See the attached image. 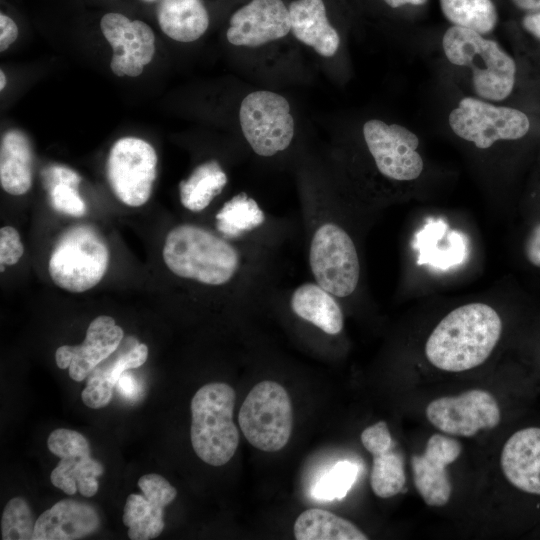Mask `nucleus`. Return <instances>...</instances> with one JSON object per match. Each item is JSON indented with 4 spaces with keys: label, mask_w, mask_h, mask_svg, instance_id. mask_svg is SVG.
I'll use <instances>...</instances> for the list:
<instances>
[{
    "label": "nucleus",
    "mask_w": 540,
    "mask_h": 540,
    "mask_svg": "<svg viewBox=\"0 0 540 540\" xmlns=\"http://www.w3.org/2000/svg\"><path fill=\"white\" fill-rule=\"evenodd\" d=\"M51 453L60 458L52 470V484L67 495L78 490L85 497L94 496L99 488L97 477L104 472L100 462L91 457L88 440L79 432L59 428L53 430L47 439Z\"/></svg>",
    "instance_id": "nucleus-13"
},
{
    "label": "nucleus",
    "mask_w": 540,
    "mask_h": 540,
    "mask_svg": "<svg viewBox=\"0 0 540 540\" xmlns=\"http://www.w3.org/2000/svg\"><path fill=\"white\" fill-rule=\"evenodd\" d=\"M448 124L456 136L479 149H488L501 140L522 139L531 127L523 111L475 97H463L449 113Z\"/></svg>",
    "instance_id": "nucleus-9"
},
{
    "label": "nucleus",
    "mask_w": 540,
    "mask_h": 540,
    "mask_svg": "<svg viewBox=\"0 0 540 540\" xmlns=\"http://www.w3.org/2000/svg\"><path fill=\"white\" fill-rule=\"evenodd\" d=\"M293 532L297 540L368 539V536L349 520L318 508L302 512L294 523Z\"/></svg>",
    "instance_id": "nucleus-27"
},
{
    "label": "nucleus",
    "mask_w": 540,
    "mask_h": 540,
    "mask_svg": "<svg viewBox=\"0 0 540 540\" xmlns=\"http://www.w3.org/2000/svg\"><path fill=\"white\" fill-rule=\"evenodd\" d=\"M236 393L223 382L202 386L191 400V444L196 455L212 466H222L234 456L239 433L233 421Z\"/></svg>",
    "instance_id": "nucleus-5"
},
{
    "label": "nucleus",
    "mask_w": 540,
    "mask_h": 540,
    "mask_svg": "<svg viewBox=\"0 0 540 540\" xmlns=\"http://www.w3.org/2000/svg\"><path fill=\"white\" fill-rule=\"evenodd\" d=\"M6 86V76L3 70L0 71V89L3 90Z\"/></svg>",
    "instance_id": "nucleus-44"
},
{
    "label": "nucleus",
    "mask_w": 540,
    "mask_h": 540,
    "mask_svg": "<svg viewBox=\"0 0 540 540\" xmlns=\"http://www.w3.org/2000/svg\"><path fill=\"white\" fill-rule=\"evenodd\" d=\"M151 510L152 505L144 494H130L126 499L123 510V523L127 527H131L143 521Z\"/></svg>",
    "instance_id": "nucleus-36"
},
{
    "label": "nucleus",
    "mask_w": 540,
    "mask_h": 540,
    "mask_svg": "<svg viewBox=\"0 0 540 540\" xmlns=\"http://www.w3.org/2000/svg\"><path fill=\"white\" fill-rule=\"evenodd\" d=\"M106 174L113 193L122 203L142 206L151 196L157 175L156 152L141 138H120L109 151Z\"/></svg>",
    "instance_id": "nucleus-10"
},
{
    "label": "nucleus",
    "mask_w": 540,
    "mask_h": 540,
    "mask_svg": "<svg viewBox=\"0 0 540 540\" xmlns=\"http://www.w3.org/2000/svg\"><path fill=\"white\" fill-rule=\"evenodd\" d=\"M461 443L443 434H433L422 454L410 459L415 488L428 506L441 507L451 497L452 485L447 466L460 456Z\"/></svg>",
    "instance_id": "nucleus-16"
},
{
    "label": "nucleus",
    "mask_w": 540,
    "mask_h": 540,
    "mask_svg": "<svg viewBox=\"0 0 540 540\" xmlns=\"http://www.w3.org/2000/svg\"><path fill=\"white\" fill-rule=\"evenodd\" d=\"M100 29L113 49L112 72L119 76H139L155 52V35L141 20H131L118 12H108L100 20Z\"/></svg>",
    "instance_id": "nucleus-15"
},
{
    "label": "nucleus",
    "mask_w": 540,
    "mask_h": 540,
    "mask_svg": "<svg viewBox=\"0 0 540 540\" xmlns=\"http://www.w3.org/2000/svg\"><path fill=\"white\" fill-rule=\"evenodd\" d=\"M444 17L453 25L479 34L491 33L498 23V11L492 0H439Z\"/></svg>",
    "instance_id": "nucleus-28"
},
{
    "label": "nucleus",
    "mask_w": 540,
    "mask_h": 540,
    "mask_svg": "<svg viewBox=\"0 0 540 540\" xmlns=\"http://www.w3.org/2000/svg\"><path fill=\"white\" fill-rule=\"evenodd\" d=\"M109 258L107 244L98 231L79 224L60 235L50 254L48 270L58 287L80 293L102 280Z\"/></svg>",
    "instance_id": "nucleus-6"
},
{
    "label": "nucleus",
    "mask_w": 540,
    "mask_h": 540,
    "mask_svg": "<svg viewBox=\"0 0 540 540\" xmlns=\"http://www.w3.org/2000/svg\"><path fill=\"white\" fill-rule=\"evenodd\" d=\"M24 247L18 231L5 226L0 230V264L14 265L22 257Z\"/></svg>",
    "instance_id": "nucleus-35"
},
{
    "label": "nucleus",
    "mask_w": 540,
    "mask_h": 540,
    "mask_svg": "<svg viewBox=\"0 0 540 540\" xmlns=\"http://www.w3.org/2000/svg\"><path fill=\"white\" fill-rule=\"evenodd\" d=\"M51 206L56 211L73 217H81L86 213V204L77 187L56 183L48 187Z\"/></svg>",
    "instance_id": "nucleus-32"
},
{
    "label": "nucleus",
    "mask_w": 540,
    "mask_h": 540,
    "mask_svg": "<svg viewBox=\"0 0 540 540\" xmlns=\"http://www.w3.org/2000/svg\"><path fill=\"white\" fill-rule=\"evenodd\" d=\"M442 49L451 64L470 67L473 89L479 98L501 101L512 93L517 66L496 41L452 25L443 34Z\"/></svg>",
    "instance_id": "nucleus-4"
},
{
    "label": "nucleus",
    "mask_w": 540,
    "mask_h": 540,
    "mask_svg": "<svg viewBox=\"0 0 540 540\" xmlns=\"http://www.w3.org/2000/svg\"><path fill=\"white\" fill-rule=\"evenodd\" d=\"M138 486L149 501L163 507L172 503L177 496L175 487L156 473H149L140 477Z\"/></svg>",
    "instance_id": "nucleus-34"
},
{
    "label": "nucleus",
    "mask_w": 540,
    "mask_h": 540,
    "mask_svg": "<svg viewBox=\"0 0 540 540\" xmlns=\"http://www.w3.org/2000/svg\"><path fill=\"white\" fill-rule=\"evenodd\" d=\"M215 228L229 240L269 246H277V238L283 233L258 202L245 192L224 202L215 214Z\"/></svg>",
    "instance_id": "nucleus-18"
},
{
    "label": "nucleus",
    "mask_w": 540,
    "mask_h": 540,
    "mask_svg": "<svg viewBox=\"0 0 540 540\" xmlns=\"http://www.w3.org/2000/svg\"><path fill=\"white\" fill-rule=\"evenodd\" d=\"M500 466L507 482L518 492L540 499V426L513 432L504 443Z\"/></svg>",
    "instance_id": "nucleus-19"
},
{
    "label": "nucleus",
    "mask_w": 540,
    "mask_h": 540,
    "mask_svg": "<svg viewBox=\"0 0 540 540\" xmlns=\"http://www.w3.org/2000/svg\"><path fill=\"white\" fill-rule=\"evenodd\" d=\"M523 251L529 264L540 269V221L535 223L528 232L524 241Z\"/></svg>",
    "instance_id": "nucleus-38"
},
{
    "label": "nucleus",
    "mask_w": 540,
    "mask_h": 540,
    "mask_svg": "<svg viewBox=\"0 0 540 540\" xmlns=\"http://www.w3.org/2000/svg\"><path fill=\"white\" fill-rule=\"evenodd\" d=\"M47 187L56 183H66L78 187L81 182L80 175L69 167L53 165L45 171Z\"/></svg>",
    "instance_id": "nucleus-37"
},
{
    "label": "nucleus",
    "mask_w": 540,
    "mask_h": 540,
    "mask_svg": "<svg viewBox=\"0 0 540 540\" xmlns=\"http://www.w3.org/2000/svg\"><path fill=\"white\" fill-rule=\"evenodd\" d=\"M33 153L27 136L19 130H9L1 140L0 183L4 191L19 196L32 186Z\"/></svg>",
    "instance_id": "nucleus-25"
},
{
    "label": "nucleus",
    "mask_w": 540,
    "mask_h": 540,
    "mask_svg": "<svg viewBox=\"0 0 540 540\" xmlns=\"http://www.w3.org/2000/svg\"><path fill=\"white\" fill-rule=\"evenodd\" d=\"M123 337L122 328L112 317L98 316L89 324L81 345H63L56 350V364L60 369L68 368L70 378L81 382L118 349Z\"/></svg>",
    "instance_id": "nucleus-17"
},
{
    "label": "nucleus",
    "mask_w": 540,
    "mask_h": 540,
    "mask_svg": "<svg viewBox=\"0 0 540 540\" xmlns=\"http://www.w3.org/2000/svg\"><path fill=\"white\" fill-rule=\"evenodd\" d=\"M100 518L94 507L74 499H63L36 520L33 540H75L94 533Z\"/></svg>",
    "instance_id": "nucleus-21"
},
{
    "label": "nucleus",
    "mask_w": 540,
    "mask_h": 540,
    "mask_svg": "<svg viewBox=\"0 0 540 540\" xmlns=\"http://www.w3.org/2000/svg\"><path fill=\"white\" fill-rule=\"evenodd\" d=\"M239 121L246 142L261 157L285 151L295 135L290 104L273 91L257 90L245 96L239 109Z\"/></svg>",
    "instance_id": "nucleus-8"
},
{
    "label": "nucleus",
    "mask_w": 540,
    "mask_h": 540,
    "mask_svg": "<svg viewBox=\"0 0 540 540\" xmlns=\"http://www.w3.org/2000/svg\"><path fill=\"white\" fill-rule=\"evenodd\" d=\"M289 307L298 318L327 335H338L343 330L344 315L338 298L315 281L295 287L289 294Z\"/></svg>",
    "instance_id": "nucleus-23"
},
{
    "label": "nucleus",
    "mask_w": 540,
    "mask_h": 540,
    "mask_svg": "<svg viewBox=\"0 0 540 540\" xmlns=\"http://www.w3.org/2000/svg\"><path fill=\"white\" fill-rule=\"evenodd\" d=\"M291 33L323 57H333L340 35L329 16L327 0H293L289 3Z\"/></svg>",
    "instance_id": "nucleus-22"
},
{
    "label": "nucleus",
    "mask_w": 540,
    "mask_h": 540,
    "mask_svg": "<svg viewBox=\"0 0 540 540\" xmlns=\"http://www.w3.org/2000/svg\"><path fill=\"white\" fill-rule=\"evenodd\" d=\"M18 26L8 15L0 14V51H5L18 37Z\"/></svg>",
    "instance_id": "nucleus-39"
},
{
    "label": "nucleus",
    "mask_w": 540,
    "mask_h": 540,
    "mask_svg": "<svg viewBox=\"0 0 540 540\" xmlns=\"http://www.w3.org/2000/svg\"><path fill=\"white\" fill-rule=\"evenodd\" d=\"M512 5L525 13L540 11V0H509Z\"/></svg>",
    "instance_id": "nucleus-42"
},
{
    "label": "nucleus",
    "mask_w": 540,
    "mask_h": 540,
    "mask_svg": "<svg viewBox=\"0 0 540 540\" xmlns=\"http://www.w3.org/2000/svg\"><path fill=\"white\" fill-rule=\"evenodd\" d=\"M425 414L435 428L452 436L472 437L480 430L497 427L501 421L497 400L482 389L437 398L427 405Z\"/></svg>",
    "instance_id": "nucleus-12"
},
{
    "label": "nucleus",
    "mask_w": 540,
    "mask_h": 540,
    "mask_svg": "<svg viewBox=\"0 0 540 540\" xmlns=\"http://www.w3.org/2000/svg\"><path fill=\"white\" fill-rule=\"evenodd\" d=\"M308 264L313 281L338 299L352 296L361 274L356 244L346 228L327 211L305 212Z\"/></svg>",
    "instance_id": "nucleus-3"
},
{
    "label": "nucleus",
    "mask_w": 540,
    "mask_h": 540,
    "mask_svg": "<svg viewBox=\"0 0 540 540\" xmlns=\"http://www.w3.org/2000/svg\"><path fill=\"white\" fill-rule=\"evenodd\" d=\"M273 246L241 243L192 223L173 227L166 235L163 260L177 277L201 285L244 284L269 291V257Z\"/></svg>",
    "instance_id": "nucleus-1"
},
{
    "label": "nucleus",
    "mask_w": 540,
    "mask_h": 540,
    "mask_svg": "<svg viewBox=\"0 0 540 540\" xmlns=\"http://www.w3.org/2000/svg\"><path fill=\"white\" fill-rule=\"evenodd\" d=\"M118 391L128 399L136 397L139 386L136 379L129 373L124 372L116 383Z\"/></svg>",
    "instance_id": "nucleus-40"
},
{
    "label": "nucleus",
    "mask_w": 540,
    "mask_h": 540,
    "mask_svg": "<svg viewBox=\"0 0 540 540\" xmlns=\"http://www.w3.org/2000/svg\"><path fill=\"white\" fill-rule=\"evenodd\" d=\"M156 17L162 32L182 43L203 36L211 20L206 0H157Z\"/></svg>",
    "instance_id": "nucleus-24"
},
{
    "label": "nucleus",
    "mask_w": 540,
    "mask_h": 540,
    "mask_svg": "<svg viewBox=\"0 0 540 540\" xmlns=\"http://www.w3.org/2000/svg\"><path fill=\"white\" fill-rule=\"evenodd\" d=\"M238 422L255 448L265 452L284 448L293 428L292 404L285 388L269 380L256 384L240 407Z\"/></svg>",
    "instance_id": "nucleus-7"
},
{
    "label": "nucleus",
    "mask_w": 540,
    "mask_h": 540,
    "mask_svg": "<svg viewBox=\"0 0 540 540\" xmlns=\"http://www.w3.org/2000/svg\"><path fill=\"white\" fill-rule=\"evenodd\" d=\"M522 28L540 42V11L525 13L521 19Z\"/></svg>",
    "instance_id": "nucleus-41"
},
{
    "label": "nucleus",
    "mask_w": 540,
    "mask_h": 540,
    "mask_svg": "<svg viewBox=\"0 0 540 540\" xmlns=\"http://www.w3.org/2000/svg\"><path fill=\"white\" fill-rule=\"evenodd\" d=\"M140 1H142L144 3H156L157 2V0H140Z\"/></svg>",
    "instance_id": "nucleus-45"
},
{
    "label": "nucleus",
    "mask_w": 540,
    "mask_h": 540,
    "mask_svg": "<svg viewBox=\"0 0 540 540\" xmlns=\"http://www.w3.org/2000/svg\"><path fill=\"white\" fill-rule=\"evenodd\" d=\"M113 387L104 372L97 366L88 376L81 393L83 403L92 409L105 407L111 401Z\"/></svg>",
    "instance_id": "nucleus-33"
},
{
    "label": "nucleus",
    "mask_w": 540,
    "mask_h": 540,
    "mask_svg": "<svg viewBox=\"0 0 540 540\" xmlns=\"http://www.w3.org/2000/svg\"><path fill=\"white\" fill-rule=\"evenodd\" d=\"M114 354V353H113ZM148 357V347L137 342L134 338L125 341V347L109 361L101 362L98 366L107 376L112 385H116L119 377L128 369L140 367Z\"/></svg>",
    "instance_id": "nucleus-31"
},
{
    "label": "nucleus",
    "mask_w": 540,
    "mask_h": 540,
    "mask_svg": "<svg viewBox=\"0 0 540 540\" xmlns=\"http://www.w3.org/2000/svg\"><path fill=\"white\" fill-rule=\"evenodd\" d=\"M387 7L391 9H399L406 5L422 6L427 3L428 0H381Z\"/></svg>",
    "instance_id": "nucleus-43"
},
{
    "label": "nucleus",
    "mask_w": 540,
    "mask_h": 540,
    "mask_svg": "<svg viewBox=\"0 0 540 540\" xmlns=\"http://www.w3.org/2000/svg\"><path fill=\"white\" fill-rule=\"evenodd\" d=\"M361 443L372 455L370 485L380 498L400 493L405 485L404 458L393 440L385 421L368 426L361 433Z\"/></svg>",
    "instance_id": "nucleus-20"
},
{
    "label": "nucleus",
    "mask_w": 540,
    "mask_h": 540,
    "mask_svg": "<svg viewBox=\"0 0 540 540\" xmlns=\"http://www.w3.org/2000/svg\"><path fill=\"white\" fill-rule=\"evenodd\" d=\"M35 522L29 504L24 498L10 499L1 517V539L33 540Z\"/></svg>",
    "instance_id": "nucleus-30"
},
{
    "label": "nucleus",
    "mask_w": 540,
    "mask_h": 540,
    "mask_svg": "<svg viewBox=\"0 0 540 540\" xmlns=\"http://www.w3.org/2000/svg\"><path fill=\"white\" fill-rule=\"evenodd\" d=\"M291 32L289 3L284 0H246L228 18L226 38L235 46L255 48Z\"/></svg>",
    "instance_id": "nucleus-14"
},
{
    "label": "nucleus",
    "mask_w": 540,
    "mask_h": 540,
    "mask_svg": "<svg viewBox=\"0 0 540 540\" xmlns=\"http://www.w3.org/2000/svg\"><path fill=\"white\" fill-rule=\"evenodd\" d=\"M503 324L498 312L485 303L462 305L449 312L433 329L425 355L436 368L461 372L483 364L496 347Z\"/></svg>",
    "instance_id": "nucleus-2"
},
{
    "label": "nucleus",
    "mask_w": 540,
    "mask_h": 540,
    "mask_svg": "<svg viewBox=\"0 0 540 540\" xmlns=\"http://www.w3.org/2000/svg\"><path fill=\"white\" fill-rule=\"evenodd\" d=\"M228 183V176L217 160L196 166L188 178L179 183L180 202L191 212H201L219 196Z\"/></svg>",
    "instance_id": "nucleus-26"
},
{
    "label": "nucleus",
    "mask_w": 540,
    "mask_h": 540,
    "mask_svg": "<svg viewBox=\"0 0 540 540\" xmlns=\"http://www.w3.org/2000/svg\"><path fill=\"white\" fill-rule=\"evenodd\" d=\"M358 473L356 463L339 461L315 482L311 495L320 501L341 500L355 483Z\"/></svg>",
    "instance_id": "nucleus-29"
},
{
    "label": "nucleus",
    "mask_w": 540,
    "mask_h": 540,
    "mask_svg": "<svg viewBox=\"0 0 540 540\" xmlns=\"http://www.w3.org/2000/svg\"><path fill=\"white\" fill-rule=\"evenodd\" d=\"M364 142L378 172L398 182L416 180L424 163L417 149L419 138L400 124H388L379 119L366 121L362 128Z\"/></svg>",
    "instance_id": "nucleus-11"
}]
</instances>
